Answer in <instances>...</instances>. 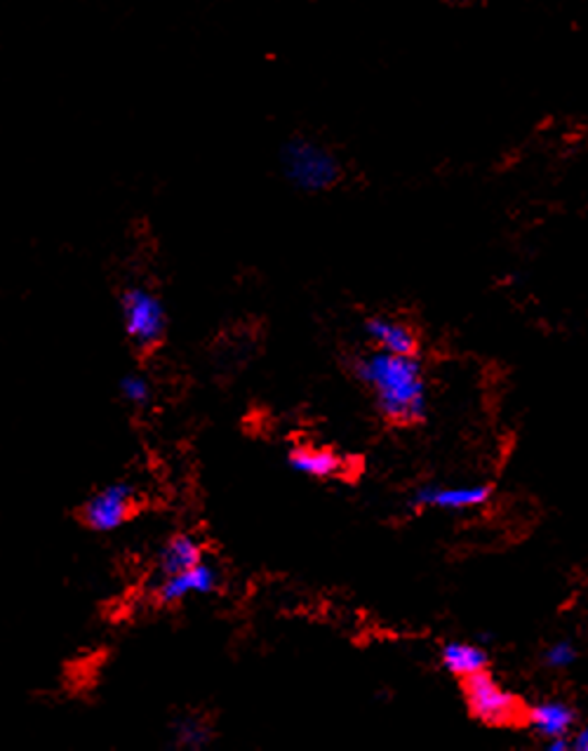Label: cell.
<instances>
[{
	"mask_svg": "<svg viewBox=\"0 0 588 751\" xmlns=\"http://www.w3.org/2000/svg\"><path fill=\"white\" fill-rule=\"evenodd\" d=\"M353 373L373 391L375 406L389 424L412 427L426 420V379L417 356H398L375 349L356 358Z\"/></svg>",
	"mask_w": 588,
	"mask_h": 751,
	"instance_id": "1",
	"label": "cell"
},
{
	"mask_svg": "<svg viewBox=\"0 0 588 751\" xmlns=\"http://www.w3.org/2000/svg\"><path fill=\"white\" fill-rule=\"evenodd\" d=\"M282 173L290 185L307 194H323L337 187L342 163L328 146L307 137H295L282 146Z\"/></svg>",
	"mask_w": 588,
	"mask_h": 751,
	"instance_id": "2",
	"label": "cell"
},
{
	"mask_svg": "<svg viewBox=\"0 0 588 751\" xmlns=\"http://www.w3.org/2000/svg\"><path fill=\"white\" fill-rule=\"evenodd\" d=\"M464 699L470 716L485 726L503 728L528 719L523 703L507 688H501L487 670L464 678Z\"/></svg>",
	"mask_w": 588,
	"mask_h": 751,
	"instance_id": "3",
	"label": "cell"
},
{
	"mask_svg": "<svg viewBox=\"0 0 588 751\" xmlns=\"http://www.w3.org/2000/svg\"><path fill=\"white\" fill-rule=\"evenodd\" d=\"M121 319L127 340L140 352H154L165 338V307L148 288H127L121 297Z\"/></svg>",
	"mask_w": 588,
	"mask_h": 751,
	"instance_id": "4",
	"label": "cell"
},
{
	"mask_svg": "<svg viewBox=\"0 0 588 751\" xmlns=\"http://www.w3.org/2000/svg\"><path fill=\"white\" fill-rule=\"evenodd\" d=\"M134 499H137V490L132 483H109L107 488L86 499V505L80 507V519L95 532H111L130 521Z\"/></svg>",
	"mask_w": 588,
	"mask_h": 751,
	"instance_id": "5",
	"label": "cell"
},
{
	"mask_svg": "<svg viewBox=\"0 0 588 751\" xmlns=\"http://www.w3.org/2000/svg\"><path fill=\"white\" fill-rule=\"evenodd\" d=\"M492 488L485 483H476V486H435V483H426L419 486L412 493L410 507L414 509H443V511H468L482 507L490 499Z\"/></svg>",
	"mask_w": 588,
	"mask_h": 751,
	"instance_id": "6",
	"label": "cell"
},
{
	"mask_svg": "<svg viewBox=\"0 0 588 751\" xmlns=\"http://www.w3.org/2000/svg\"><path fill=\"white\" fill-rule=\"evenodd\" d=\"M217 589H220V573H217L214 565L203 561L187 573L158 577L154 596L160 606H175L189 596H208Z\"/></svg>",
	"mask_w": 588,
	"mask_h": 751,
	"instance_id": "7",
	"label": "cell"
},
{
	"mask_svg": "<svg viewBox=\"0 0 588 751\" xmlns=\"http://www.w3.org/2000/svg\"><path fill=\"white\" fill-rule=\"evenodd\" d=\"M367 340L375 344L379 352H389L398 356H417L419 354V338L417 332L398 319L389 316H369L363 325Z\"/></svg>",
	"mask_w": 588,
	"mask_h": 751,
	"instance_id": "8",
	"label": "cell"
},
{
	"mask_svg": "<svg viewBox=\"0 0 588 751\" xmlns=\"http://www.w3.org/2000/svg\"><path fill=\"white\" fill-rule=\"evenodd\" d=\"M288 462L295 472L309 478L328 481L346 474V462L328 448H313V445H292L288 453Z\"/></svg>",
	"mask_w": 588,
	"mask_h": 751,
	"instance_id": "9",
	"label": "cell"
},
{
	"mask_svg": "<svg viewBox=\"0 0 588 751\" xmlns=\"http://www.w3.org/2000/svg\"><path fill=\"white\" fill-rule=\"evenodd\" d=\"M198 563H203V546H200L193 535L181 532V535H175L163 544L156 561V571L158 577H170L191 571Z\"/></svg>",
	"mask_w": 588,
	"mask_h": 751,
	"instance_id": "10",
	"label": "cell"
},
{
	"mask_svg": "<svg viewBox=\"0 0 588 751\" xmlns=\"http://www.w3.org/2000/svg\"><path fill=\"white\" fill-rule=\"evenodd\" d=\"M528 724L534 728L536 736L546 740L569 736V730L575 726V711L569 705L551 699V703H542L528 711Z\"/></svg>",
	"mask_w": 588,
	"mask_h": 751,
	"instance_id": "11",
	"label": "cell"
},
{
	"mask_svg": "<svg viewBox=\"0 0 588 751\" xmlns=\"http://www.w3.org/2000/svg\"><path fill=\"white\" fill-rule=\"evenodd\" d=\"M441 662H443V666L452 676H459L464 681L468 676L485 672L490 658H487L485 650L480 645H476V643L452 641V643L443 645Z\"/></svg>",
	"mask_w": 588,
	"mask_h": 751,
	"instance_id": "12",
	"label": "cell"
},
{
	"mask_svg": "<svg viewBox=\"0 0 588 751\" xmlns=\"http://www.w3.org/2000/svg\"><path fill=\"white\" fill-rule=\"evenodd\" d=\"M175 742L181 749H203L210 742V728L200 719H181L175 724Z\"/></svg>",
	"mask_w": 588,
	"mask_h": 751,
	"instance_id": "13",
	"label": "cell"
},
{
	"mask_svg": "<svg viewBox=\"0 0 588 751\" xmlns=\"http://www.w3.org/2000/svg\"><path fill=\"white\" fill-rule=\"evenodd\" d=\"M121 396L127 400L130 406L144 408L151 404V384L144 375H125L121 379Z\"/></svg>",
	"mask_w": 588,
	"mask_h": 751,
	"instance_id": "14",
	"label": "cell"
},
{
	"mask_svg": "<svg viewBox=\"0 0 588 751\" xmlns=\"http://www.w3.org/2000/svg\"><path fill=\"white\" fill-rule=\"evenodd\" d=\"M544 662L546 666H551V670H567V666H573L577 662V648L569 641L553 643L546 650Z\"/></svg>",
	"mask_w": 588,
	"mask_h": 751,
	"instance_id": "15",
	"label": "cell"
},
{
	"mask_svg": "<svg viewBox=\"0 0 588 751\" xmlns=\"http://www.w3.org/2000/svg\"><path fill=\"white\" fill-rule=\"evenodd\" d=\"M546 749L548 751H567V749H573V740H569L567 736L551 738V740H546Z\"/></svg>",
	"mask_w": 588,
	"mask_h": 751,
	"instance_id": "16",
	"label": "cell"
},
{
	"mask_svg": "<svg viewBox=\"0 0 588 751\" xmlns=\"http://www.w3.org/2000/svg\"><path fill=\"white\" fill-rule=\"evenodd\" d=\"M573 749L588 751V728H581L577 736H573Z\"/></svg>",
	"mask_w": 588,
	"mask_h": 751,
	"instance_id": "17",
	"label": "cell"
},
{
	"mask_svg": "<svg viewBox=\"0 0 588 751\" xmlns=\"http://www.w3.org/2000/svg\"><path fill=\"white\" fill-rule=\"evenodd\" d=\"M450 3H455V5H462V3H468V0H450Z\"/></svg>",
	"mask_w": 588,
	"mask_h": 751,
	"instance_id": "18",
	"label": "cell"
}]
</instances>
